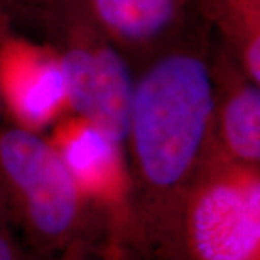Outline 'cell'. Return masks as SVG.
Wrapping results in <instances>:
<instances>
[{"mask_svg":"<svg viewBox=\"0 0 260 260\" xmlns=\"http://www.w3.org/2000/svg\"><path fill=\"white\" fill-rule=\"evenodd\" d=\"M201 19L135 70L123 155L149 260L215 146L211 51Z\"/></svg>","mask_w":260,"mask_h":260,"instance_id":"1","label":"cell"},{"mask_svg":"<svg viewBox=\"0 0 260 260\" xmlns=\"http://www.w3.org/2000/svg\"><path fill=\"white\" fill-rule=\"evenodd\" d=\"M0 197L35 260L75 244L97 251V234L73 174L39 132L0 123Z\"/></svg>","mask_w":260,"mask_h":260,"instance_id":"2","label":"cell"},{"mask_svg":"<svg viewBox=\"0 0 260 260\" xmlns=\"http://www.w3.org/2000/svg\"><path fill=\"white\" fill-rule=\"evenodd\" d=\"M153 260H260V165L214 146Z\"/></svg>","mask_w":260,"mask_h":260,"instance_id":"3","label":"cell"},{"mask_svg":"<svg viewBox=\"0 0 260 260\" xmlns=\"http://www.w3.org/2000/svg\"><path fill=\"white\" fill-rule=\"evenodd\" d=\"M34 23L58 61L68 110L123 148L135 71L90 15L85 0H61Z\"/></svg>","mask_w":260,"mask_h":260,"instance_id":"4","label":"cell"},{"mask_svg":"<svg viewBox=\"0 0 260 260\" xmlns=\"http://www.w3.org/2000/svg\"><path fill=\"white\" fill-rule=\"evenodd\" d=\"M0 90L9 121L34 132L51 124L67 107L64 78L51 48L18 37L3 20Z\"/></svg>","mask_w":260,"mask_h":260,"instance_id":"5","label":"cell"},{"mask_svg":"<svg viewBox=\"0 0 260 260\" xmlns=\"http://www.w3.org/2000/svg\"><path fill=\"white\" fill-rule=\"evenodd\" d=\"M85 5L133 71L198 19L191 0H85Z\"/></svg>","mask_w":260,"mask_h":260,"instance_id":"6","label":"cell"},{"mask_svg":"<svg viewBox=\"0 0 260 260\" xmlns=\"http://www.w3.org/2000/svg\"><path fill=\"white\" fill-rule=\"evenodd\" d=\"M211 81L215 146L237 162L260 165V84L215 38Z\"/></svg>","mask_w":260,"mask_h":260,"instance_id":"7","label":"cell"},{"mask_svg":"<svg viewBox=\"0 0 260 260\" xmlns=\"http://www.w3.org/2000/svg\"><path fill=\"white\" fill-rule=\"evenodd\" d=\"M214 38L260 84V0H191Z\"/></svg>","mask_w":260,"mask_h":260,"instance_id":"8","label":"cell"},{"mask_svg":"<svg viewBox=\"0 0 260 260\" xmlns=\"http://www.w3.org/2000/svg\"><path fill=\"white\" fill-rule=\"evenodd\" d=\"M0 260H32L20 242L9 211L0 197Z\"/></svg>","mask_w":260,"mask_h":260,"instance_id":"9","label":"cell"},{"mask_svg":"<svg viewBox=\"0 0 260 260\" xmlns=\"http://www.w3.org/2000/svg\"><path fill=\"white\" fill-rule=\"evenodd\" d=\"M61 0H0V20L9 22L13 18L35 19Z\"/></svg>","mask_w":260,"mask_h":260,"instance_id":"10","label":"cell"},{"mask_svg":"<svg viewBox=\"0 0 260 260\" xmlns=\"http://www.w3.org/2000/svg\"><path fill=\"white\" fill-rule=\"evenodd\" d=\"M70 256L71 260H100V257L90 247L84 244H75L70 247Z\"/></svg>","mask_w":260,"mask_h":260,"instance_id":"11","label":"cell"},{"mask_svg":"<svg viewBox=\"0 0 260 260\" xmlns=\"http://www.w3.org/2000/svg\"><path fill=\"white\" fill-rule=\"evenodd\" d=\"M47 260H71V256H70V249H67L65 251H62L61 254H58L56 257H52V259Z\"/></svg>","mask_w":260,"mask_h":260,"instance_id":"12","label":"cell"},{"mask_svg":"<svg viewBox=\"0 0 260 260\" xmlns=\"http://www.w3.org/2000/svg\"><path fill=\"white\" fill-rule=\"evenodd\" d=\"M5 114V106H3V97H2V90H0V117Z\"/></svg>","mask_w":260,"mask_h":260,"instance_id":"13","label":"cell"}]
</instances>
